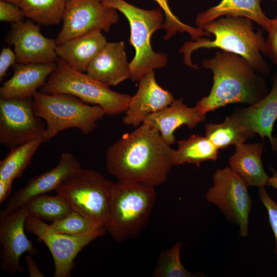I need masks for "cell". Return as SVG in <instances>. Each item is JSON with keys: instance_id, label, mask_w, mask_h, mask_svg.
Masks as SVG:
<instances>
[{"instance_id": "18", "label": "cell", "mask_w": 277, "mask_h": 277, "mask_svg": "<svg viewBox=\"0 0 277 277\" xmlns=\"http://www.w3.org/2000/svg\"><path fill=\"white\" fill-rule=\"evenodd\" d=\"M12 77L0 88V98L22 99L33 97L56 69V62L22 64L13 66Z\"/></svg>"}, {"instance_id": "8", "label": "cell", "mask_w": 277, "mask_h": 277, "mask_svg": "<svg viewBox=\"0 0 277 277\" xmlns=\"http://www.w3.org/2000/svg\"><path fill=\"white\" fill-rule=\"evenodd\" d=\"M115 183L100 172L82 168L55 190L72 210L82 214L100 228L104 223Z\"/></svg>"}, {"instance_id": "28", "label": "cell", "mask_w": 277, "mask_h": 277, "mask_svg": "<svg viewBox=\"0 0 277 277\" xmlns=\"http://www.w3.org/2000/svg\"><path fill=\"white\" fill-rule=\"evenodd\" d=\"M23 206L28 216L52 222L64 217L72 210L66 200L57 194L50 196L45 193L34 196Z\"/></svg>"}, {"instance_id": "4", "label": "cell", "mask_w": 277, "mask_h": 277, "mask_svg": "<svg viewBox=\"0 0 277 277\" xmlns=\"http://www.w3.org/2000/svg\"><path fill=\"white\" fill-rule=\"evenodd\" d=\"M156 198L153 186L117 181L105 220L106 231L117 242L137 238L147 225Z\"/></svg>"}, {"instance_id": "24", "label": "cell", "mask_w": 277, "mask_h": 277, "mask_svg": "<svg viewBox=\"0 0 277 277\" xmlns=\"http://www.w3.org/2000/svg\"><path fill=\"white\" fill-rule=\"evenodd\" d=\"M177 144L173 151L174 166L191 164L200 166L203 162L216 161L218 157L219 149L206 136L193 134Z\"/></svg>"}, {"instance_id": "17", "label": "cell", "mask_w": 277, "mask_h": 277, "mask_svg": "<svg viewBox=\"0 0 277 277\" xmlns=\"http://www.w3.org/2000/svg\"><path fill=\"white\" fill-rule=\"evenodd\" d=\"M243 126L262 140L267 137L271 147L277 150V138L272 136L274 124L277 119V73L269 92L259 102L245 108L238 109L231 114Z\"/></svg>"}, {"instance_id": "15", "label": "cell", "mask_w": 277, "mask_h": 277, "mask_svg": "<svg viewBox=\"0 0 277 277\" xmlns=\"http://www.w3.org/2000/svg\"><path fill=\"white\" fill-rule=\"evenodd\" d=\"M139 82L135 94L131 96L125 112L123 122L127 126L137 127L149 115L169 106L174 98L168 90L157 83L154 71H151Z\"/></svg>"}, {"instance_id": "31", "label": "cell", "mask_w": 277, "mask_h": 277, "mask_svg": "<svg viewBox=\"0 0 277 277\" xmlns=\"http://www.w3.org/2000/svg\"><path fill=\"white\" fill-rule=\"evenodd\" d=\"M50 226L55 231L74 236L86 235L105 229L97 227L89 219L74 210L64 217L53 222Z\"/></svg>"}, {"instance_id": "25", "label": "cell", "mask_w": 277, "mask_h": 277, "mask_svg": "<svg viewBox=\"0 0 277 277\" xmlns=\"http://www.w3.org/2000/svg\"><path fill=\"white\" fill-rule=\"evenodd\" d=\"M205 134L219 150L244 143L255 134L242 125L232 114L221 123L206 124Z\"/></svg>"}, {"instance_id": "30", "label": "cell", "mask_w": 277, "mask_h": 277, "mask_svg": "<svg viewBox=\"0 0 277 277\" xmlns=\"http://www.w3.org/2000/svg\"><path fill=\"white\" fill-rule=\"evenodd\" d=\"M156 2L165 14V21L162 28L165 31L164 40H168L177 33H187L192 41H196L204 36L210 35L198 27H194L182 22L172 11L168 0H153Z\"/></svg>"}, {"instance_id": "26", "label": "cell", "mask_w": 277, "mask_h": 277, "mask_svg": "<svg viewBox=\"0 0 277 277\" xmlns=\"http://www.w3.org/2000/svg\"><path fill=\"white\" fill-rule=\"evenodd\" d=\"M67 0H21L19 7L25 17L39 25L50 26L62 21Z\"/></svg>"}, {"instance_id": "16", "label": "cell", "mask_w": 277, "mask_h": 277, "mask_svg": "<svg viewBox=\"0 0 277 277\" xmlns=\"http://www.w3.org/2000/svg\"><path fill=\"white\" fill-rule=\"evenodd\" d=\"M81 168L80 163L73 155L63 153L54 168L31 178L25 187L15 192L10 197L5 209H17L33 197L55 190L65 179Z\"/></svg>"}, {"instance_id": "19", "label": "cell", "mask_w": 277, "mask_h": 277, "mask_svg": "<svg viewBox=\"0 0 277 277\" xmlns=\"http://www.w3.org/2000/svg\"><path fill=\"white\" fill-rule=\"evenodd\" d=\"M205 119L206 114L196 106L190 107L184 103L182 98H179L148 116L143 123L157 130L163 140L171 146L176 142L174 132L177 128L186 125L191 129Z\"/></svg>"}, {"instance_id": "33", "label": "cell", "mask_w": 277, "mask_h": 277, "mask_svg": "<svg viewBox=\"0 0 277 277\" xmlns=\"http://www.w3.org/2000/svg\"><path fill=\"white\" fill-rule=\"evenodd\" d=\"M266 31L268 33L265 40V54L277 67V16L269 19Z\"/></svg>"}, {"instance_id": "12", "label": "cell", "mask_w": 277, "mask_h": 277, "mask_svg": "<svg viewBox=\"0 0 277 277\" xmlns=\"http://www.w3.org/2000/svg\"><path fill=\"white\" fill-rule=\"evenodd\" d=\"M118 19L117 11L106 6L102 0H67L56 43L60 45L95 30L108 32Z\"/></svg>"}, {"instance_id": "23", "label": "cell", "mask_w": 277, "mask_h": 277, "mask_svg": "<svg viewBox=\"0 0 277 277\" xmlns=\"http://www.w3.org/2000/svg\"><path fill=\"white\" fill-rule=\"evenodd\" d=\"M262 1L222 0L217 5L198 14L195 24L197 27L201 29L205 25L223 16L245 17L251 19L266 31L269 18L261 8Z\"/></svg>"}, {"instance_id": "7", "label": "cell", "mask_w": 277, "mask_h": 277, "mask_svg": "<svg viewBox=\"0 0 277 277\" xmlns=\"http://www.w3.org/2000/svg\"><path fill=\"white\" fill-rule=\"evenodd\" d=\"M57 66L38 91L47 94H69L84 103L100 106L108 115L125 112L131 96L112 91L109 87L78 71L59 58Z\"/></svg>"}, {"instance_id": "34", "label": "cell", "mask_w": 277, "mask_h": 277, "mask_svg": "<svg viewBox=\"0 0 277 277\" xmlns=\"http://www.w3.org/2000/svg\"><path fill=\"white\" fill-rule=\"evenodd\" d=\"M25 16L21 8L9 2L0 0V21L12 24L24 22Z\"/></svg>"}, {"instance_id": "3", "label": "cell", "mask_w": 277, "mask_h": 277, "mask_svg": "<svg viewBox=\"0 0 277 277\" xmlns=\"http://www.w3.org/2000/svg\"><path fill=\"white\" fill-rule=\"evenodd\" d=\"M253 22L245 17L225 16L205 25L201 29L212 34L213 39L202 37L185 42L180 50L184 54L185 64L199 69L198 65L192 62V53L202 48H219L242 56L259 73L268 75L270 68L261 54H265L263 31L259 29L255 32Z\"/></svg>"}, {"instance_id": "20", "label": "cell", "mask_w": 277, "mask_h": 277, "mask_svg": "<svg viewBox=\"0 0 277 277\" xmlns=\"http://www.w3.org/2000/svg\"><path fill=\"white\" fill-rule=\"evenodd\" d=\"M92 78L110 87L129 78V63L123 41L107 43L86 71Z\"/></svg>"}, {"instance_id": "5", "label": "cell", "mask_w": 277, "mask_h": 277, "mask_svg": "<svg viewBox=\"0 0 277 277\" xmlns=\"http://www.w3.org/2000/svg\"><path fill=\"white\" fill-rule=\"evenodd\" d=\"M102 1L106 6L122 13L129 22V43L135 50L134 57L129 63V78L138 82L148 72L165 67L168 62L167 55L155 52L151 45L152 35L162 28L165 21V14L161 8L144 9L125 0Z\"/></svg>"}, {"instance_id": "14", "label": "cell", "mask_w": 277, "mask_h": 277, "mask_svg": "<svg viewBox=\"0 0 277 277\" xmlns=\"http://www.w3.org/2000/svg\"><path fill=\"white\" fill-rule=\"evenodd\" d=\"M5 41L14 46L16 63H51L58 59L55 39L44 36L39 25L31 19L12 24Z\"/></svg>"}, {"instance_id": "37", "label": "cell", "mask_w": 277, "mask_h": 277, "mask_svg": "<svg viewBox=\"0 0 277 277\" xmlns=\"http://www.w3.org/2000/svg\"><path fill=\"white\" fill-rule=\"evenodd\" d=\"M13 181L0 179V204H1L10 195Z\"/></svg>"}, {"instance_id": "1", "label": "cell", "mask_w": 277, "mask_h": 277, "mask_svg": "<svg viewBox=\"0 0 277 277\" xmlns=\"http://www.w3.org/2000/svg\"><path fill=\"white\" fill-rule=\"evenodd\" d=\"M173 151L157 130L143 123L108 148L106 168L118 182L155 187L167 181L174 166Z\"/></svg>"}, {"instance_id": "6", "label": "cell", "mask_w": 277, "mask_h": 277, "mask_svg": "<svg viewBox=\"0 0 277 277\" xmlns=\"http://www.w3.org/2000/svg\"><path fill=\"white\" fill-rule=\"evenodd\" d=\"M33 107L35 114L46 123L44 143L67 129L76 128L83 134H89L106 115L100 106H90L69 94L38 91L33 96Z\"/></svg>"}, {"instance_id": "35", "label": "cell", "mask_w": 277, "mask_h": 277, "mask_svg": "<svg viewBox=\"0 0 277 277\" xmlns=\"http://www.w3.org/2000/svg\"><path fill=\"white\" fill-rule=\"evenodd\" d=\"M16 63V56L9 47H4L0 54V81L6 75L11 66Z\"/></svg>"}, {"instance_id": "36", "label": "cell", "mask_w": 277, "mask_h": 277, "mask_svg": "<svg viewBox=\"0 0 277 277\" xmlns=\"http://www.w3.org/2000/svg\"><path fill=\"white\" fill-rule=\"evenodd\" d=\"M26 264L30 277H44L45 275L39 269L32 255L28 254L25 256Z\"/></svg>"}, {"instance_id": "21", "label": "cell", "mask_w": 277, "mask_h": 277, "mask_svg": "<svg viewBox=\"0 0 277 277\" xmlns=\"http://www.w3.org/2000/svg\"><path fill=\"white\" fill-rule=\"evenodd\" d=\"M107 43L102 31L95 30L57 45L56 52L58 58L72 68L85 72Z\"/></svg>"}, {"instance_id": "27", "label": "cell", "mask_w": 277, "mask_h": 277, "mask_svg": "<svg viewBox=\"0 0 277 277\" xmlns=\"http://www.w3.org/2000/svg\"><path fill=\"white\" fill-rule=\"evenodd\" d=\"M43 141L34 140L11 148L0 162V179L13 181L23 174Z\"/></svg>"}, {"instance_id": "29", "label": "cell", "mask_w": 277, "mask_h": 277, "mask_svg": "<svg viewBox=\"0 0 277 277\" xmlns=\"http://www.w3.org/2000/svg\"><path fill=\"white\" fill-rule=\"evenodd\" d=\"M182 243H176L171 247L162 251L152 273L153 277H199L201 272L192 273L186 269L181 259Z\"/></svg>"}, {"instance_id": "2", "label": "cell", "mask_w": 277, "mask_h": 277, "mask_svg": "<svg viewBox=\"0 0 277 277\" xmlns=\"http://www.w3.org/2000/svg\"><path fill=\"white\" fill-rule=\"evenodd\" d=\"M202 67L210 70L213 75L209 94L195 106L204 114L230 104L252 105L268 93L264 78L236 54L218 51L213 57L203 60Z\"/></svg>"}, {"instance_id": "38", "label": "cell", "mask_w": 277, "mask_h": 277, "mask_svg": "<svg viewBox=\"0 0 277 277\" xmlns=\"http://www.w3.org/2000/svg\"><path fill=\"white\" fill-rule=\"evenodd\" d=\"M267 186L271 187L277 190V172L273 170L272 175L269 176Z\"/></svg>"}, {"instance_id": "13", "label": "cell", "mask_w": 277, "mask_h": 277, "mask_svg": "<svg viewBox=\"0 0 277 277\" xmlns=\"http://www.w3.org/2000/svg\"><path fill=\"white\" fill-rule=\"evenodd\" d=\"M28 212L24 206L12 211L6 209L0 212L1 268L10 274L23 272L19 263L23 253L31 255L38 253L25 233V224Z\"/></svg>"}, {"instance_id": "9", "label": "cell", "mask_w": 277, "mask_h": 277, "mask_svg": "<svg viewBox=\"0 0 277 277\" xmlns=\"http://www.w3.org/2000/svg\"><path fill=\"white\" fill-rule=\"evenodd\" d=\"M212 179L213 185L206 194V200L216 205L229 221L238 224L240 235L246 237L252 204L248 185L230 167L216 170Z\"/></svg>"}, {"instance_id": "39", "label": "cell", "mask_w": 277, "mask_h": 277, "mask_svg": "<svg viewBox=\"0 0 277 277\" xmlns=\"http://www.w3.org/2000/svg\"><path fill=\"white\" fill-rule=\"evenodd\" d=\"M4 1H6L10 3H11L12 4H14L17 6H19V4L21 0H4Z\"/></svg>"}, {"instance_id": "32", "label": "cell", "mask_w": 277, "mask_h": 277, "mask_svg": "<svg viewBox=\"0 0 277 277\" xmlns=\"http://www.w3.org/2000/svg\"><path fill=\"white\" fill-rule=\"evenodd\" d=\"M258 195L267 211L269 223L274 236V252L277 258V203L269 196L265 188L259 189Z\"/></svg>"}, {"instance_id": "22", "label": "cell", "mask_w": 277, "mask_h": 277, "mask_svg": "<svg viewBox=\"0 0 277 277\" xmlns=\"http://www.w3.org/2000/svg\"><path fill=\"white\" fill-rule=\"evenodd\" d=\"M235 147V152L229 160L230 169L240 175L248 186L265 188L267 186L269 176L263 166V143H244Z\"/></svg>"}, {"instance_id": "10", "label": "cell", "mask_w": 277, "mask_h": 277, "mask_svg": "<svg viewBox=\"0 0 277 277\" xmlns=\"http://www.w3.org/2000/svg\"><path fill=\"white\" fill-rule=\"evenodd\" d=\"M46 125L36 116L33 97L18 99L0 98V143L7 148L34 140L44 143Z\"/></svg>"}, {"instance_id": "11", "label": "cell", "mask_w": 277, "mask_h": 277, "mask_svg": "<svg viewBox=\"0 0 277 277\" xmlns=\"http://www.w3.org/2000/svg\"><path fill=\"white\" fill-rule=\"evenodd\" d=\"M25 230L36 236L48 247L54 263V277H68L74 266V259L82 250L97 238L105 234L106 230L80 236L68 235L54 230L42 220L28 216Z\"/></svg>"}]
</instances>
